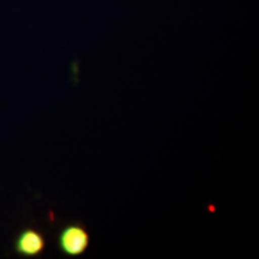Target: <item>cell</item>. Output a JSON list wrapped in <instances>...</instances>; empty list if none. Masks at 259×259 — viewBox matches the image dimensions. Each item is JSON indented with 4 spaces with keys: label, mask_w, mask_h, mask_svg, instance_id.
I'll return each instance as SVG.
<instances>
[{
    "label": "cell",
    "mask_w": 259,
    "mask_h": 259,
    "mask_svg": "<svg viewBox=\"0 0 259 259\" xmlns=\"http://www.w3.org/2000/svg\"><path fill=\"white\" fill-rule=\"evenodd\" d=\"M90 244L89 232L83 225L72 223L61 229L58 236V246L64 254L77 257L88 250Z\"/></svg>",
    "instance_id": "6da1fadb"
},
{
    "label": "cell",
    "mask_w": 259,
    "mask_h": 259,
    "mask_svg": "<svg viewBox=\"0 0 259 259\" xmlns=\"http://www.w3.org/2000/svg\"><path fill=\"white\" fill-rule=\"evenodd\" d=\"M16 252L25 257L41 254L46 247L45 236L35 229H25L16 239Z\"/></svg>",
    "instance_id": "7a4b0ae2"
}]
</instances>
